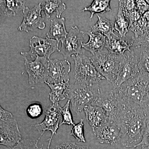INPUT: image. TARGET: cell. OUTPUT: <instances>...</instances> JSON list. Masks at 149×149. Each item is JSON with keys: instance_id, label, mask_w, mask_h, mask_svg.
Returning a JSON list of instances; mask_svg holds the SVG:
<instances>
[{"instance_id": "4fadbf2b", "label": "cell", "mask_w": 149, "mask_h": 149, "mask_svg": "<svg viewBox=\"0 0 149 149\" xmlns=\"http://www.w3.org/2000/svg\"><path fill=\"white\" fill-rule=\"evenodd\" d=\"M41 3L37 4L32 8L25 7L22 10L23 19L18 27V30L26 32L37 29L45 28V18L42 16Z\"/></svg>"}, {"instance_id": "484cf974", "label": "cell", "mask_w": 149, "mask_h": 149, "mask_svg": "<svg viewBox=\"0 0 149 149\" xmlns=\"http://www.w3.org/2000/svg\"><path fill=\"white\" fill-rule=\"evenodd\" d=\"M149 27V22L142 16L140 19L129 27V30L134 34L133 38H137L143 35Z\"/></svg>"}, {"instance_id": "7c38bea8", "label": "cell", "mask_w": 149, "mask_h": 149, "mask_svg": "<svg viewBox=\"0 0 149 149\" xmlns=\"http://www.w3.org/2000/svg\"><path fill=\"white\" fill-rule=\"evenodd\" d=\"M60 108V106L58 103L52 104L46 111L45 116L42 122L33 125L38 131L42 132L39 138L40 139L45 131H51L52 135L48 139V146H50L53 137L59 127L61 118L62 117Z\"/></svg>"}, {"instance_id": "ba28073f", "label": "cell", "mask_w": 149, "mask_h": 149, "mask_svg": "<svg viewBox=\"0 0 149 149\" xmlns=\"http://www.w3.org/2000/svg\"><path fill=\"white\" fill-rule=\"evenodd\" d=\"M139 56L133 50L121 56L116 80L112 84L115 88H118L127 80L140 72Z\"/></svg>"}, {"instance_id": "30bf717a", "label": "cell", "mask_w": 149, "mask_h": 149, "mask_svg": "<svg viewBox=\"0 0 149 149\" xmlns=\"http://www.w3.org/2000/svg\"><path fill=\"white\" fill-rule=\"evenodd\" d=\"M24 58V65L31 85L45 83L49 76V60L45 57L37 56L33 61Z\"/></svg>"}, {"instance_id": "cb8c5ba5", "label": "cell", "mask_w": 149, "mask_h": 149, "mask_svg": "<svg viewBox=\"0 0 149 149\" xmlns=\"http://www.w3.org/2000/svg\"><path fill=\"white\" fill-rule=\"evenodd\" d=\"M110 2L109 0H94L91 5L84 8L82 12H89L91 14L90 18H92L95 14L104 13L111 11Z\"/></svg>"}, {"instance_id": "6da1fadb", "label": "cell", "mask_w": 149, "mask_h": 149, "mask_svg": "<svg viewBox=\"0 0 149 149\" xmlns=\"http://www.w3.org/2000/svg\"><path fill=\"white\" fill-rule=\"evenodd\" d=\"M121 101L122 109L115 121L120 128V142L124 146L134 148L142 141L148 114L137 105Z\"/></svg>"}, {"instance_id": "f35d334b", "label": "cell", "mask_w": 149, "mask_h": 149, "mask_svg": "<svg viewBox=\"0 0 149 149\" xmlns=\"http://www.w3.org/2000/svg\"><path fill=\"white\" fill-rule=\"evenodd\" d=\"M40 149H43V147H41V148ZM47 149H50V147L49 146H48L47 148ZM52 149H54V148H52Z\"/></svg>"}, {"instance_id": "836d02e7", "label": "cell", "mask_w": 149, "mask_h": 149, "mask_svg": "<svg viewBox=\"0 0 149 149\" xmlns=\"http://www.w3.org/2000/svg\"><path fill=\"white\" fill-rule=\"evenodd\" d=\"M129 23V27L136 22L138 21L142 17L138 10L131 12L123 13Z\"/></svg>"}, {"instance_id": "9a60e30c", "label": "cell", "mask_w": 149, "mask_h": 149, "mask_svg": "<svg viewBox=\"0 0 149 149\" xmlns=\"http://www.w3.org/2000/svg\"><path fill=\"white\" fill-rule=\"evenodd\" d=\"M93 132L100 143L113 145L120 142V128L113 121H109Z\"/></svg>"}, {"instance_id": "7402d4cb", "label": "cell", "mask_w": 149, "mask_h": 149, "mask_svg": "<svg viewBox=\"0 0 149 149\" xmlns=\"http://www.w3.org/2000/svg\"><path fill=\"white\" fill-rule=\"evenodd\" d=\"M98 20L96 24L91 27V32H98L105 36L107 38H110L113 35L118 37L114 33V22L106 17L97 15Z\"/></svg>"}, {"instance_id": "1f68e13d", "label": "cell", "mask_w": 149, "mask_h": 149, "mask_svg": "<svg viewBox=\"0 0 149 149\" xmlns=\"http://www.w3.org/2000/svg\"><path fill=\"white\" fill-rule=\"evenodd\" d=\"M36 141L31 139H26L22 140L13 148L10 149H38V144L39 140Z\"/></svg>"}, {"instance_id": "5b68a950", "label": "cell", "mask_w": 149, "mask_h": 149, "mask_svg": "<svg viewBox=\"0 0 149 149\" xmlns=\"http://www.w3.org/2000/svg\"><path fill=\"white\" fill-rule=\"evenodd\" d=\"M121 57V56L111 54L105 48L90 56L97 70L112 84L116 80Z\"/></svg>"}, {"instance_id": "e0dca14e", "label": "cell", "mask_w": 149, "mask_h": 149, "mask_svg": "<svg viewBox=\"0 0 149 149\" xmlns=\"http://www.w3.org/2000/svg\"><path fill=\"white\" fill-rule=\"evenodd\" d=\"M51 90L49 93V100L52 104L58 103L60 101L67 98L69 91V81L58 83H47Z\"/></svg>"}, {"instance_id": "8d00e7d4", "label": "cell", "mask_w": 149, "mask_h": 149, "mask_svg": "<svg viewBox=\"0 0 149 149\" xmlns=\"http://www.w3.org/2000/svg\"><path fill=\"white\" fill-rule=\"evenodd\" d=\"M136 3L137 9L142 16L149 10V5L146 1H136Z\"/></svg>"}, {"instance_id": "d6a6232c", "label": "cell", "mask_w": 149, "mask_h": 149, "mask_svg": "<svg viewBox=\"0 0 149 149\" xmlns=\"http://www.w3.org/2000/svg\"><path fill=\"white\" fill-rule=\"evenodd\" d=\"M119 7L123 12H131L138 10L136 1H119Z\"/></svg>"}, {"instance_id": "7a4b0ae2", "label": "cell", "mask_w": 149, "mask_h": 149, "mask_svg": "<svg viewBox=\"0 0 149 149\" xmlns=\"http://www.w3.org/2000/svg\"><path fill=\"white\" fill-rule=\"evenodd\" d=\"M121 100L137 105L145 111L149 110V73L143 70L117 88Z\"/></svg>"}, {"instance_id": "e575fe53", "label": "cell", "mask_w": 149, "mask_h": 149, "mask_svg": "<svg viewBox=\"0 0 149 149\" xmlns=\"http://www.w3.org/2000/svg\"><path fill=\"white\" fill-rule=\"evenodd\" d=\"M56 149H90L87 146L77 145L72 142H66L57 147Z\"/></svg>"}, {"instance_id": "4316f807", "label": "cell", "mask_w": 149, "mask_h": 149, "mask_svg": "<svg viewBox=\"0 0 149 149\" xmlns=\"http://www.w3.org/2000/svg\"><path fill=\"white\" fill-rule=\"evenodd\" d=\"M130 43L132 47L136 49L145 48L149 49V27L140 37L137 38L133 37Z\"/></svg>"}, {"instance_id": "52a82bcc", "label": "cell", "mask_w": 149, "mask_h": 149, "mask_svg": "<svg viewBox=\"0 0 149 149\" xmlns=\"http://www.w3.org/2000/svg\"><path fill=\"white\" fill-rule=\"evenodd\" d=\"M21 139L16 118L10 112L0 107V144L10 149L16 146Z\"/></svg>"}, {"instance_id": "8992f818", "label": "cell", "mask_w": 149, "mask_h": 149, "mask_svg": "<svg viewBox=\"0 0 149 149\" xmlns=\"http://www.w3.org/2000/svg\"><path fill=\"white\" fill-rule=\"evenodd\" d=\"M102 83V82H101ZM101 85L100 93L96 102L93 104L101 107L105 112L109 121L115 122L122 109V101L111 83Z\"/></svg>"}, {"instance_id": "f546056e", "label": "cell", "mask_w": 149, "mask_h": 149, "mask_svg": "<svg viewBox=\"0 0 149 149\" xmlns=\"http://www.w3.org/2000/svg\"><path fill=\"white\" fill-rule=\"evenodd\" d=\"M139 66L140 70L149 73V49L141 48L139 54Z\"/></svg>"}, {"instance_id": "d590c367", "label": "cell", "mask_w": 149, "mask_h": 149, "mask_svg": "<svg viewBox=\"0 0 149 149\" xmlns=\"http://www.w3.org/2000/svg\"><path fill=\"white\" fill-rule=\"evenodd\" d=\"M139 146L149 148V119L147 120L142 141L136 147Z\"/></svg>"}, {"instance_id": "4dcf8cb0", "label": "cell", "mask_w": 149, "mask_h": 149, "mask_svg": "<svg viewBox=\"0 0 149 149\" xmlns=\"http://www.w3.org/2000/svg\"><path fill=\"white\" fill-rule=\"evenodd\" d=\"M26 112L28 116L31 118H37L41 116L43 113V108L41 104L34 103L29 105Z\"/></svg>"}, {"instance_id": "9c48e42d", "label": "cell", "mask_w": 149, "mask_h": 149, "mask_svg": "<svg viewBox=\"0 0 149 149\" xmlns=\"http://www.w3.org/2000/svg\"><path fill=\"white\" fill-rule=\"evenodd\" d=\"M59 42L54 39L34 36L29 40V52H21L20 54L23 58H27L29 57L32 59H35L39 56L50 59L52 54L56 51H59Z\"/></svg>"}, {"instance_id": "277c9868", "label": "cell", "mask_w": 149, "mask_h": 149, "mask_svg": "<svg viewBox=\"0 0 149 149\" xmlns=\"http://www.w3.org/2000/svg\"><path fill=\"white\" fill-rule=\"evenodd\" d=\"M71 57L74 63L73 72L74 83L97 84L106 80L93 65L90 57L82 53L74 55Z\"/></svg>"}, {"instance_id": "ffe728a7", "label": "cell", "mask_w": 149, "mask_h": 149, "mask_svg": "<svg viewBox=\"0 0 149 149\" xmlns=\"http://www.w3.org/2000/svg\"><path fill=\"white\" fill-rule=\"evenodd\" d=\"M64 17H56L51 20L50 29L46 36L48 39H54L58 42L67 36Z\"/></svg>"}, {"instance_id": "44dd1931", "label": "cell", "mask_w": 149, "mask_h": 149, "mask_svg": "<svg viewBox=\"0 0 149 149\" xmlns=\"http://www.w3.org/2000/svg\"><path fill=\"white\" fill-rule=\"evenodd\" d=\"M41 3L42 10L47 19L54 14L56 17L61 18L62 14L66 9V5L61 1H45Z\"/></svg>"}, {"instance_id": "8fae6325", "label": "cell", "mask_w": 149, "mask_h": 149, "mask_svg": "<svg viewBox=\"0 0 149 149\" xmlns=\"http://www.w3.org/2000/svg\"><path fill=\"white\" fill-rule=\"evenodd\" d=\"M85 35V32L80 31L77 26H74L70 29L67 36L61 40V46L58 52L63 55L65 59L74 55L82 53V45Z\"/></svg>"}, {"instance_id": "ac0fdd59", "label": "cell", "mask_w": 149, "mask_h": 149, "mask_svg": "<svg viewBox=\"0 0 149 149\" xmlns=\"http://www.w3.org/2000/svg\"><path fill=\"white\" fill-rule=\"evenodd\" d=\"M132 47L131 43L128 44L122 38L117 39L111 36L109 38H106L105 48L111 54L123 56L126 51L130 52V48Z\"/></svg>"}, {"instance_id": "3957f363", "label": "cell", "mask_w": 149, "mask_h": 149, "mask_svg": "<svg viewBox=\"0 0 149 149\" xmlns=\"http://www.w3.org/2000/svg\"><path fill=\"white\" fill-rule=\"evenodd\" d=\"M101 89V83L93 84L74 83L70 84L67 98L72 104L73 111L79 114L85 107L96 102Z\"/></svg>"}, {"instance_id": "603a6c76", "label": "cell", "mask_w": 149, "mask_h": 149, "mask_svg": "<svg viewBox=\"0 0 149 149\" xmlns=\"http://www.w3.org/2000/svg\"><path fill=\"white\" fill-rule=\"evenodd\" d=\"M1 11L6 17L16 15L25 8V1H1Z\"/></svg>"}, {"instance_id": "f1b7e54d", "label": "cell", "mask_w": 149, "mask_h": 149, "mask_svg": "<svg viewBox=\"0 0 149 149\" xmlns=\"http://www.w3.org/2000/svg\"><path fill=\"white\" fill-rule=\"evenodd\" d=\"M70 102L68 100L65 105L63 108L60 107L61 113L62 117V122L61 123L60 125L66 124L68 125H74L73 118H72V113L70 111Z\"/></svg>"}, {"instance_id": "2e32d148", "label": "cell", "mask_w": 149, "mask_h": 149, "mask_svg": "<svg viewBox=\"0 0 149 149\" xmlns=\"http://www.w3.org/2000/svg\"><path fill=\"white\" fill-rule=\"evenodd\" d=\"M86 119L94 132L109 121L105 112L96 105H88L84 109Z\"/></svg>"}, {"instance_id": "d6986e66", "label": "cell", "mask_w": 149, "mask_h": 149, "mask_svg": "<svg viewBox=\"0 0 149 149\" xmlns=\"http://www.w3.org/2000/svg\"><path fill=\"white\" fill-rule=\"evenodd\" d=\"M89 36V40L87 43H83L82 47L90 52L91 54L103 49L105 47L106 37L100 33L95 34L91 32H85Z\"/></svg>"}, {"instance_id": "74e56055", "label": "cell", "mask_w": 149, "mask_h": 149, "mask_svg": "<svg viewBox=\"0 0 149 149\" xmlns=\"http://www.w3.org/2000/svg\"><path fill=\"white\" fill-rule=\"evenodd\" d=\"M131 148L130 149H149V148H147V147H142L141 146Z\"/></svg>"}, {"instance_id": "5bb4252c", "label": "cell", "mask_w": 149, "mask_h": 149, "mask_svg": "<svg viewBox=\"0 0 149 149\" xmlns=\"http://www.w3.org/2000/svg\"><path fill=\"white\" fill-rule=\"evenodd\" d=\"M70 71L71 65L68 61L50 59L49 76L45 83H58L69 81Z\"/></svg>"}, {"instance_id": "d4e9b609", "label": "cell", "mask_w": 149, "mask_h": 149, "mask_svg": "<svg viewBox=\"0 0 149 149\" xmlns=\"http://www.w3.org/2000/svg\"><path fill=\"white\" fill-rule=\"evenodd\" d=\"M129 28L128 20L124 16L122 10L119 7L114 22V31L118 32L121 38L125 37L129 31Z\"/></svg>"}, {"instance_id": "83f0119b", "label": "cell", "mask_w": 149, "mask_h": 149, "mask_svg": "<svg viewBox=\"0 0 149 149\" xmlns=\"http://www.w3.org/2000/svg\"><path fill=\"white\" fill-rule=\"evenodd\" d=\"M84 120L81 119L80 122L73 125L70 135L73 136L78 142L85 143L86 140L84 134Z\"/></svg>"}]
</instances>
